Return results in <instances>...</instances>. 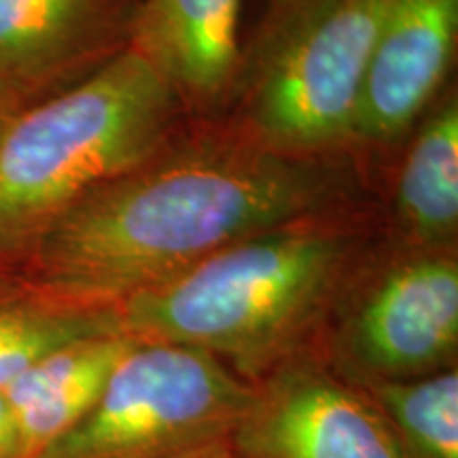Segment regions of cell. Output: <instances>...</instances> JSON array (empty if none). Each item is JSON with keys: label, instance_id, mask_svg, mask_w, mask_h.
Instances as JSON below:
<instances>
[{"label": "cell", "instance_id": "12", "mask_svg": "<svg viewBox=\"0 0 458 458\" xmlns=\"http://www.w3.org/2000/svg\"><path fill=\"white\" fill-rule=\"evenodd\" d=\"M111 331H123L114 308L85 306L26 283L0 297V388L45 354Z\"/></svg>", "mask_w": 458, "mask_h": 458}, {"label": "cell", "instance_id": "11", "mask_svg": "<svg viewBox=\"0 0 458 458\" xmlns=\"http://www.w3.org/2000/svg\"><path fill=\"white\" fill-rule=\"evenodd\" d=\"M136 342L123 331L81 337L45 354L3 388L26 458L41 456L89 414Z\"/></svg>", "mask_w": 458, "mask_h": 458}, {"label": "cell", "instance_id": "3", "mask_svg": "<svg viewBox=\"0 0 458 458\" xmlns=\"http://www.w3.org/2000/svg\"><path fill=\"white\" fill-rule=\"evenodd\" d=\"M176 91L134 45L0 128V267L72 206L157 156Z\"/></svg>", "mask_w": 458, "mask_h": 458}, {"label": "cell", "instance_id": "5", "mask_svg": "<svg viewBox=\"0 0 458 458\" xmlns=\"http://www.w3.org/2000/svg\"><path fill=\"white\" fill-rule=\"evenodd\" d=\"M393 4L301 0L274 20L280 45L253 105L274 151H314L352 136L365 72Z\"/></svg>", "mask_w": 458, "mask_h": 458}, {"label": "cell", "instance_id": "16", "mask_svg": "<svg viewBox=\"0 0 458 458\" xmlns=\"http://www.w3.org/2000/svg\"><path fill=\"white\" fill-rule=\"evenodd\" d=\"M21 286H26V280L21 276V272L11 270V267H0V297L15 293Z\"/></svg>", "mask_w": 458, "mask_h": 458}, {"label": "cell", "instance_id": "9", "mask_svg": "<svg viewBox=\"0 0 458 458\" xmlns=\"http://www.w3.org/2000/svg\"><path fill=\"white\" fill-rule=\"evenodd\" d=\"M458 0H394L371 54L352 136L391 140L437 91L454 55Z\"/></svg>", "mask_w": 458, "mask_h": 458}, {"label": "cell", "instance_id": "2", "mask_svg": "<svg viewBox=\"0 0 458 458\" xmlns=\"http://www.w3.org/2000/svg\"><path fill=\"white\" fill-rule=\"evenodd\" d=\"M348 244L312 229H274L206 257L119 303L123 334L213 354L249 382L301 354L340 297Z\"/></svg>", "mask_w": 458, "mask_h": 458}, {"label": "cell", "instance_id": "13", "mask_svg": "<svg viewBox=\"0 0 458 458\" xmlns=\"http://www.w3.org/2000/svg\"><path fill=\"white\" fill-rule=\"evenodd\" d=\"M401 219L418 238L442 242L458 223V108L445 102L425 123L399 176Z\"/></svg>", "mask_w": 458, "mask_h": 458}, {"label": "cell", "instance_id": "19", "mask_svg": "<svg viewBox=\"0 0 458 458\" xmlns=\"http://www.w3.org/2000/svg\"><path fill=\"white\" fill-rule=\"evenodd\" d=\"M7 119H9V114L4 113L3 108H0V128H3V125H4V122H7Z\"/></svg>", "mask_w": 458, "mask_h": 458}, {"label": "cell", "instance_id": "10", "mask_svg": "<svg viewBox=\"0 0 458 458\" xmlns=\"http://www.w3.org/2000/svg\"><path fill=\"white\" fill-rule=\"evenodd\" d=\"M244 0H140L130 45L191 100L221 96L240 64Z\"/></svg>", "mask_w": 458, "mask_h": 458}, {"label": "cell", "instance_id": "6", "mask_svg": "<svg viewBox=\"0 0 458 458\" xmlns=\"http://www.w3.org/2000/svg\"><path fill=\"white\" fill-rule=\"evenodd\" d=\"M458 266L445 255L399 263L354 297L334 340L337 368L354 386L454 369Z\"/></svg>", "mask_w": 458, "mask_h": 458}, {"label": "cell", "instance_id": "14", "mask_svg": "<svg viewBox=\"0 0 458 458\" xmlns=\"http://www.w3.org/2000/svg\"><path fill=\"white\" fill-rule=\"evenodd\" d=\"M385 418L401 458H458V371L359 386Z\"/></svg>", "mask_w": 458, "mask_h": 458}, {"label": "cell", "instance_id": "18", "mask_svg": "<svg viewBox=\"0 0 458 458\" xmlns=\"http://www.w3.org/2000/svg\"><path fill=\"white\" fill-rule=\"evenodd\" d=\"M301 0H270V15L272 20H276L278 15L286 13L289 9H293L295 4H300Z\"/></svg>", "mask_w": 458, "mask_h": 458}, {"label": "cell", "instance_id": "1", "mask_svg": "<svg viewBox=\"0 0 458 458\" xmlns=\"http://www.w3.org/2000/svg\"><path fill=\"white\" fill-rule=\"evenodd\" d=\"M329 189L325 172L267 147L156 156L72 206L20 272L47 293L117 308L227 246L293 225Z\"/></svg>", "mask_w": 458, "mask_h": 458}, {"label": "cell", "instance_id": "15", "mask_svg": "<svg viewBox=\"0 0 458 458\" xmlns=\"http://www.w3.org/2000/svg\"><path fill=\"white\" fill-rule=\"evenodd\" d=\"M0 458H26L7 397L0 388Z\"/></svg>", "mask_w": 458, "mask_h": 458}, {"label": "cell", "instance_id": "7", "mask_svg": "<svg viewBox=\"0 0 458 458\" xmlns=\"http://www.w3.org/2000/svg\"><path fill=\"white\" fill-rule=\"evenodd\" d=\"M229 448L238 458H401L368 394L303 354L253 382Z\"/></svg>", "mask_w": 458, "mask_h": 458}, {"label": "cell", "instance_id": "17", "mask_svg": "<svg viewBox=\"0 0 458 458\" xmlns=\"http://www.w3.org/2000/svg\"><path fill=\"white\" fill-rule=\"evenodd\" d=\"M187 458H238V456L233 454V450L229 448V442H227V444L215 445V448H208V450H204V452H198V454L187 456Z\"/></svg>", "mask_w": 458, "mask_h": 458}, {"label": "cell", "instance_id": "8", "mask_svg": "<svg viewBox=\"0 0 458 458\" xmlns=\"http://www.w3.org/2000/svg\"><path fill=\"white\" fill-rule=\"evenodd\" d=\"M140 0H0V108L13 117L117 55Z\"/></svg>", "mask_w": 458, "mask_h": 458}, {"label": "cell", "instance_id": "4", "mask_svg": "<svg viewBox=\"0 0 458 458\" xmlns=\"http://www.w3.org/2000/svg\"><path fill=\"white\" fill-rule=\"evenodd\" d=\"M253 382L213 354L136 342L98 403L38 458H187L227 444Z\"/></svg>", "mask_w": 458, "mask_h": 458}]
</instances>
